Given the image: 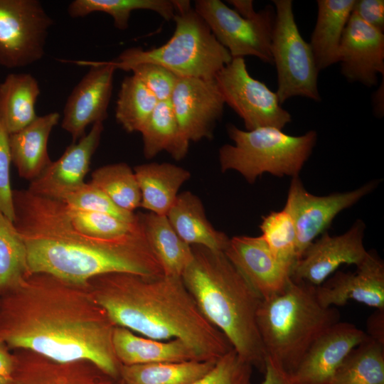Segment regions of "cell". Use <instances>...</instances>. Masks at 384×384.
<instances>
[{
  "label": "cell",
  "instance_id": "44",
  "mask_svg": "<svg viewBox=\"0 0 384 384\" xmlns=\"http://www.w3.org/2000/svg\"><path fill=\"white\" fill-rule=\"evenodd\" d=\"M367 327V335L384 346V310L376 309V311L369 316Z\"/></svg>",
  "mask_w": 384,
  "mask_h": 384
},
{
  "label": "cell",
  "instance_id": "36",
  "mask_svg": "<svg viewBox=\"0 0 384 384\" xmlns=\"http://www.w3.org/2000/svg\"><path fill=\"white\" fill-rule=\"evenodd\" d=\"M262 238L275 259L290 271L298 260L297 233L291 215L283 208L262 218Z\"/></svg>",
  "mask_w": 384,
  "mask_h": 384
},
{
  "label": "cell",
  "instance_id": "9",
  "mask_svg": "<svg viewBox=\"0 0 384 384\" xmlns=\"http://www.w3.org/2000/svg\"><path fill=\"white\" fill-rule=\"evenodd\" d=\"M194 9L232 58L251 55L272 63L270 48L275 11L272 6L250 18L242 17L220 0L195 1Z\"/></svg>",
  "mask_w": 384,
  "mask_h": 384
},
{
  "label": "cell",
  "instance_id": "29",
  "mask_svg": "<svg viewBox=\"0 0 384 384\" xmlns=\"http://www.w3.org/2000/svg\"><path fill=\"white\" fill-rule=\"evenodd\" d=\"M139 132L146 159H152L166 151L178 161L188 153L190 142L179 127L170 100L157 103Z\"/></svg>",
  "mask_w": 384,
  "mask_h": 384
},
{
  "label": "cell",
  "instance_id": "37",
  "mask_svg": "<svg viewBox=\"0 0 384 384\" xmlns=\"http://www.w3.org/2000/svg\"><path fill=\"white\" fill-rule=\"evenodd\" d=\"M67 213L74 227L82 233L101 238H110L126 235L139 225L137 220L127 222L108 214L76 209L66 205Z\"/></svg>",
  "mask_w": 384,
  "mask_h": 384
},
{
  "label": "cell",
  "instance_id": "15",
  "mask_svg": "<svg viewBox=\"0 0 384 384\" xmlns=\"http://www.w3.org/2000/svg\"><path fill=\"white\" fill-rule=\"evenodd\" d=\"M170 101L179 127L189 142L213 137L225 105L215 78H178Z\"/></svg>",
  "mask_w": 384,
  "mask_h": 384
},
{
  "label": "cell",
  "instance_id": "7",
  "mask_svg": "<svg viewBox=\"0 0 384 384\" xmlns=\"http://www.w3.org/2000/svg\"><path fill=\"white\" fill-rule=\"evenodd\" d=\"M227 132L234 144L220 148V170L235 171L250 183L264 173L278 177L298 176L317 139L314 130L292 136L274 127L248 131L230 124Z\"/></svg>",
  "mask_w": 384,
  "mask_h": 384
},
{
  "label": "cell",
  "instance_id": "23",
  "mask_svg": "<svg viewBox=\"0 0 384 384\" xmlns=\"http://www.w3.org/2000/svg\"><path fill=\"white\" fill-rule=\"evenodd\" d=\"M59 119L58 112H50L37 117L27 127L9 135L11 161L20 177L31 181L52 161L48 142Z\"/></svg>",
  "mask_w": 384,
  "mask_h": 384
},
{
  "label": "cell",
  "instance_id": "5",
  "mask_svg": "<svg viewBox=\"0 0 384 384\" xmlns=\"http://www.w3.org/2000/svg\"><path fill=\"white\" fill-rule=\"evenodd\" d=\"M339 317L336 307L319 303L316 287L291 277L281 292L262 299L257 311L266 357L292 374L314 342Z\"/></svg>",
  "mask_w": 384,
  "mask_h": 384
},
{
  "label": "cell",
  "instance_id": "39",
  "mask_svg": "<svg viewBox=\"0 0 384 384\" xmlns=\"http://www.w3.org/2000/svg\"><path fill=\"white\" fill-rule=\"evenodd\" d=\"M252 367L232 348L207 374L190 384H254Z\"/></svg>",
  "mask_w": 384,
  "mask_h": 384
},
{
  "label": "cell",
  "instance_id": "14",
  "mask_svg": "<svg viewBox=\"0 0 384 384\" xmlns=\"http://www.w3.org/2000/svg\"><path fill=\"white\" fill-rule=\"evenodd\" d=\"M76 63L90 68L72 90L63 109L61 127L70 134L73 143L86 134L88 125L107 118L116 70L110 61Z\"/></svg>",
  "mask_w": 384,
  "mask_h": 384
},
{
  "label": "cell",
  "instance_id": "35",
  "mask_svg": "<svg viewBox=\"0 0 384 384\" xmlns=\"http://www.w3.org/2000/svg\"><path fill=\"white\" fill-rule=\"evenodd\" d=\"M28 275L24 242L13 221L0 211V295Z\"/></svg>",
  "mask_w": 384,
  "mask_h": 384
},
{
  "label": "cell",
  "instance_id": "42",
  "mask_svg": "<svg viewBox=\"0 0 384 384\" xmlns=\"http://www.w3.org/2000/svg\"><path fill=\"white\" fill-rule=\"evenodd\" d=\"M352 13L367 24L384 32L383 0H355Z\"/></svg>",
  "mask_w": 384,
  "mask_h": 384
},
{
  "label": "cell",
  "instance_id": "34",
  "mask_svg": "<svg viewBox=\"0 0 384 384\" xmlns=\"http://www.w3.org/2000/svg\"><path fill=\"white\" fill-rule=\"evenodd\" d=\"M90 182L125 210L134 212L140 207L142 196L138 181L132 169L124 162L97 168L92 173Z\"/></svg>",
  "mask_w": 384,
  "mask_h": 384
},
{
  "label": "cell",
  "instance_id": "31",
  "mask_svg": "<svg viewBox=\"0 0 384 384\" xmlns=\"http://www.w3.org/2000/svg\"><path fill=\"white\" fill-rule=\"evenodd\" d=\"M329 384H384V346L368 336L350 352Z\"/></svg>",
  "mask_w": 384,
  "mask_h": 384
},
{
  "label": "cell",
  "instance_id": "45",
  "mask_svg": "<svg viewBox=\"0 0 384 384\" xmlns=\"http://www.w3.org/2000/svg\"><path fill=\"white\" fill-rule=\"evenodd\" d=\"M4 342L0 340V376L11 377L14 369L15 360L14 353Z\"/></svg>",
  "mask_w": 384,
  "mask_h": 384
},
{
  "label": "cell",
  "instance_id": "30",
  "mask_svg": "<svg viewBox=\"0 0 384 384\" xmlns=\"http://www.w3.org/2000/svg\"><path fill=\"white\" fill-rule=\"evenodd\" d=\"M217 361L191 360L122 365V384H190L207 374Z\"/></svg>",
  "mask_w": 384,
  "mask_h": 384
},
{
  "label": "cell",
  "instance_id": "19",
  "mask_svg": "<svg viewBox=\"0 0 384 384\" xmlns=\"http://www.w3.org/2000/svg\"><path fill=\"white\" fill-rule=\"evenodd\" d=\"M223 252L262 299L281 292L291 278L290 271L275 259L261 235L234 236Z\"/></svg>",
  "mask_w": 384,
  "mask_h": 384
},
{
  "label": "cell",
  "instance_id": "32",
  "mask_svg": "<svg viewBox=\"0 0 384 384\" xmlns=\"http://www.w3.org/2000/svg\"><path fill=\"white\" fill-rule=\"evenodd\" d=\"M149 10L166 21L173 20L175 9L173 0H75L68 7L72 18L84 17L92 12H103L112 17L114 26L119 30L129 26L132 11Z\"/></svg>",
  "mask_w": 384,
  "mask_h": 384
},
{
  "label": "cell",
  "instance_id": "16",
  "mask_svg": "<svg viewBox=\"0 0 384 384\" xmlns=\"http://www.w3.org/2000/svg\"><path fill=\"white\" fill-rule=\"evenodd\" d=\"M103 130V122L92 124L88 134L69 145L58 159L30 181L27 189L35 195L63 201L85 182Z\"/></svg>",
  "mask_w": 384,
  "mask_h": 384
},
{
  "label": "cell",
  "instance_id": "33",
  "mask_svg": "<svg viewBox=\"0 0 384 384\" xmlns=\"http://www.w3.org/2000/svg\"><path fill=\"white\" fill-rule=\"evenodd\" d=\"M158 102L137 77L127 76L121 83L116 102V120L127 132H139Z\"/></svg>",
  "mask_w": 384,
  "mask_h": 384
},
{
  "label": "cell",
  "instance_id": "27",
  "mask_svg": "<svg viewBox=\"0 0 384 384\" xmlns=\"http://www.w3.org/2000/svg\"><path fill=\"white\" fill-rule=\"evenodd\" d=\"M137 214L146 240L164 274L181 277L193 257L191 245L178 236L166 215L151 212Z\"/></svg>",
  "mask_w": 384,
  "mask_h": 384
},
{
  "label": "cell",
  "instance_id": "18",
  "mask_svg": "<svg viewBox=\"0 0 384 384\" xmlns=\"http://www.w3.org/2000/svg\"><path fill=\"white\" fill-rule=\"evenodd\" d=\"M368 336L348 322H337L309 348L292 373L302 384H329L350 352Z\"/></svg>",
  "mask_w": 384,
  "mask_h": 384
},
{
  "label": "cell",
  "instance_id": "24",
  "mask_svg": "<svg viewBox=\"0 0 384 384\" xmlns=\"http://www.w3.org/2000/svg\"><path fill=\"white\" fill-rule=\"evenodd\" d=\"M166 217L178 236L189 245L224 251L230 238L208 220L201 200L191 191L178 193Z\"/></svg>",
  "mask_w": 384,
  "mask_h": 384
},
{
  "label": "cell",
  "instance_id": "4",
  "mask_svg": "<svg viewBox=\"0 0 384 384\" xmlns=\"http://www.w3.org/2000/svg\"><path fill=\"white\" fill-rule=\"evenodd\" d=\"M191 248L192 262L181 276L186 287L233 348L264 372L266 354L257 321L262 299L223 251Z\"/></svg>",
  "mask_w": 384,
  "mask_h": 384
},
{
  "label": "cell",
  "instance_id": "28",
  "mask_svg": "<svg viewBox=\"0 0 384 384\" xmlns=\"http://www.w3.org/2000/svg\"><path fill=\"white\" fill-rule=\"evenodd\" d=\"M40 92L38 82L29 73L9 74L0 83V122L9 135L36 119Z\"/></svg>",
  "mask_w": 384,
  "mask_h": 384
},
{
  "label": "cell",
  "instance_id": "26",
  "mask_svg": "<svg viewBox=\"0 0 384 384\" xmlns=\"http://www.w3.org/2000/svg\"><path fill=\"white\" fill-rule=\"evenodd\" d=\"M355 0H318L317 17L309 43L321 71L338 63V49Z\"/></svg>",
  "mask_w": 384,
  "mask_h": 384
},
{
  "label": "cell",
  "instance_id": "43",
  "mask_svg": "<svg viewBox=\"0 0 384 384\" xmlns=\"http://www.w3.org/2000/svg\"><path fill=\"white\" fill-rule=\"evenodd\" d=\"M265 379L262 384H302L292 373H289L266 357Z\"/></svg>",
  "mask_w": 384,
  "mask_h": 384
},
{
  "label": "cell",
  "instance_id": "11",
  "mask_svg": "<svg viewBox=\"0 0 384 384\" xmlns=\"http://www.w3.org/2000/svg\"><path fill=\"white\" fill-rule=\"evenodd\" d=\"M215 79L225 104L242 119L246 130L282 129L291 122L292 116L282 107L276 92L249 74L244 58H233Z\"/></svg>",
  "mask_w": 384,
  "mask_h": 384
},
{
  "label": "cell",
  "instance_id": "1",
  "mask_svg": "<svg viewBox=\"0 0 384 384\" xmlns=\"http://www.w3.org/2000/svg\"><path fill=\"white\" fill-rule=\"evenodd\" d=\"M116 326L87 287L35 273L0 295V340L61 362L90 361L119 379Z\"/></svg>",
  "mask_w": 384,
  "mask_h": 384
},
{
  "label": "cell",
  "instance_id": "48",
  "mask_svg": "<svg viewBox=\"0 0 384 384\" xmlns=\"http://www.w3.org/2000/svg\"><path fill=\"white\" fill-rule=\"evenodd\" d=\"M14 381L11 377H2L0 376V384H13Z\"/></svg>",
  "mask_w": 384,
  "mask_h": 384
},
{
  "label": "cell",
  "instance_id": "10",
  "mask_svg": "<svg viewBox=\"0 0 384 384\" xmlns=\"http://www.w3.org/2000/svg\"><path fill=\"white\" fill-rule=\"evenodd\" d=\"M53 24L38 0H0V65L17 68L41 60Z\"/></svg>",
  "mask_w": 384,
  "mask_h": 384
},
{
  "label": "cell",
  "instance_id": "22",
  "mask_svg": "<svg viewBox=\"0 0 384 384\" xmlns=\"http://www.w3.org/2000/svg\"><path fill=\"white\" fill-rule=\"evenodd\" d=\"M112 343L115 356L122 365L200 361L193 350L180 339H153L138 336L119 326L114 329Z\"/></svg>",
  "mask_w": 384,
  "mask_h": 384
},
{
  "label": "cell",
  "instance_id": "2",
  "mask_svg": "<svg viewBox=\"0 0 384 384\" xmlns=\"http://www.w3.org/2000/svg\"><path fill=\"white\" fill-rule=\"evenodd\" d=\"M13 223L26 246L28 274H48L87 287L91 278L105 274H164L140 222L126 235L95 238L74 227L62 201L21 189L13 190Z\"/></svg>",
  "mask_w": 384,
  "mask_h": 384
},
{
  "label": "cell",
  "instance_id": "40",
  "mask_svg": "<svg viewBox=\"0 0 384 384\" xmlns=\"http://www.w3.org/2000/svg\"><path fill=\"white\" fill-rule=\"evenodd\" d=\"M129 71L137 77L159 101L169 100L172 95L177 77L166 68L151 63L132 66Z\"/></svg>",
  "mask_w": 384,
  "mask_h": 384
},
{
  "label": "cell",
  "instance_id": "13",
  "mask_svg": "<svg viewBox=\"0 0 384 384\" xmlns=\"http://www.w3.org/2000/svg\"><path fill=\"white\" fill-rule=\"evenodd\" d=\"M365 228L364 223L357 220L341 235L323 233L304 250L295 264L291 277L317 287L341 265H360L368 254L363 244Z\"/></svg>",
  "mask_w": 384,
  "mask_h": 384
},
{
  "label": "cell",
  "instance_id": "12",
  "mask_svg": "<svg viewBox=\"0 0 384 384\" xmlns=\"http://www.w3.org/2000/svg\"><path fill=\"white\" fill-rule=\"evenodd\" d=\"M378 183L377 181H372L351 191L318 196L305 189L299 176L292 178L284 208L291 215L294 223L298 260L341 211L368 195Z\"/></svg>",
  "mask_w": 384,
  "mask_h": 384
},
{
  "label": "cell",
  "instance_id": "41",
  "mask_svg": "<svg viewBox=\"0 0 384 384\" xmlns=\"http://www.w3.org/2000/svg\"><path fill=\"white\" fill-rule=\"evenodd\" d=\"M11 162L9 134L0 122V211L14 221L13 190L10 179Z\"/></svg>",
  "mask_w": 384,
  "mask_h": 384
},
{
  "label": "cell",
  "instance_id": "21",
  "mask_svg": "<svg viewBox=\"0 0 384 384\" xmlns=\"http://www.w3.org/2000/svg\"><path fill=\"white\" fill-rule=\"evenodd\" d=\"M14 356L13 384H122L90 361H57L27 350Z\"/></svg>",
  "mask_w": 384,
  "mask_h": 384
},
{
  "label": "cell",
  "instance_id": "3",
  "mask_svg": "<svg viewBox=\"0 0 384 384\" xmlns=\"http://www.w3.org/2000/svg\"><path fill=\"white\" fill-rule=\"evenodd\" d=\"M87 287L115 326L153 339H180L200 361H217L233 348L181 277L110 273L91 278Z\"/></svg>",
  "mask_w": 384,
  "mask_h": 384
},
{
  "label": "cell",
  "instance_id": "38",
  "mask_svg": "<svg viewBox=\"0 0 384 384\" xmlns=\"http://www.w3.org/2000/svg\"><path fill=\"white\" fill-rule=\"evenodd\" d=\"M63 201L70 208L108 214L127 222L137 220V213L119 208L90 182H84L68 193Z\"/></svg>",
  "mask_w": 384,
  "mask_h": 384
},
{
  "label": "cell",
  "instance_id": "8",
  "mask_svg": "<svg viewBox=\"0 0 384 384\" xmlns=\"http://www.w3.org/2000/svg\"><path fill=\"white\" fill-rule=\"evenodd\" d=\"M275 18L271 39V55L277 73L276 94L282 105L301 96L319 102V70L310 45L296 23L292 0H273Z\"/></svg>",
  "mask_w": 384,
  "mask_h": 384
},
{
  "label": "cell",
  "instance_id": "25",
  "mask_svg": "<svg viewBox=\"0 0 384 384\" xmlns=\"http://www.w3.org/2000/svg\"><path fill=\"white\" fill-rule=\"evenodd\" d=\"M141 191L140 207L166 215L182 185L191 177L186 169L168 162H152L133 169Z\"/></svg>",
  "mask_w": 384,
  "mask_h": 384
},
{
  "label": "cell",
  "instance_id": "17",
  "mask_svg": "<svg viewBox=\"0 0 384 384\" xmlns=\"http://www.w3.org/2000/svg\"><path fill=\"white\" fill-rule=\"evenodd\" d=\"M341 73L350 82L367 87L384 75V33L351 12L338 49Z\"/></svg>",
  "mask_w": 384,
  "mask_h": 384
},
{
  "label": "cell",
  "instance_id": "20",
  "mask_svg": "<svg viewBox=\"0 0 384 384\" xmlns=\"http://www.w3.org/2000/svg\"><path fill=\"white\" fill-rule=\"evenodd\" d=\"M316 294L324 307L345 305L353 300L384 310V264L375 254L367 257L354 272H336L316 287Z\"/></svg>",
  "mask_w": 384,
  "mask_h": 384
},
{
  "label": "cell",
  "instance_id": "46",
  "mask_svg": "<svg viewBox=\"0 0 384 384\" xmlns=\"http://www.w3.org/2000/svg\"><path fill=\"white\" fill-rule=\"evenodd\" d=\"M227 2L231 4L233 9L243 18H250L257 14L252 0H229Z\"/></svg>",
  "mask_w": 384,
  "mask_h": 384
},
{
  "label": "cell",
  "instance_id": "6",
  "mask_svg": "<svg viewBox=\"0 0 384 384\" xmlns=\"http://www.w3.org/2000/svg\"><path fill=\"white\" fill-rule=\"evenodd\" d=\"M173 2L175 29L171 38L149 50H124L117 59L110 60L115 69L129 71L134 65L151 63L166 68L178 78L213 79L232 60L228 50L217 41L190 1Z\"/></svg>",
  "mask_w": 384,
  "mask_h": 384
},
{
  "label": "cell",
  "instance_id": "47",
  "mask_svg": "<svg viewBox=\"0 0 384 384\" xmlns=\"http://www.w3.org/2000/svg\"><path fill=\"white\" fill-rule=\"evenodd\" d=\"M374 112L378 116L383 115V82L378 90L375 92L373 98Z\"/></svg>",
  "mask_w": 384,
  "mask_h": 384
}]
</instances>
